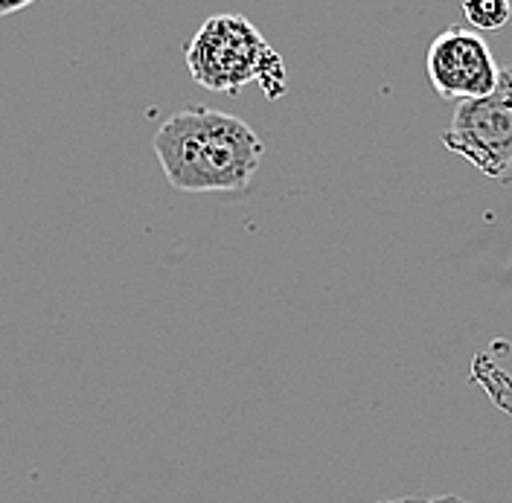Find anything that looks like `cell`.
<instances>
[{"label":"cell","mask_w":512,"mask_h":503,"mask_svg":"<svg viewBox=\"0 0 512 503\" xmlns=\"http://www.w3.org/2000/svg\"><path fill=\"white\" fill-rule=\"evenodd\" d=\"M169 187L181 192H245L265 146L245 120L207 105H187L152 137Z\"/></svg>","instance_id":"6da1fadb"},{"label":"cell","mask_w":512,"mask_h":503,"mask_svg":"<svg viewBox=\"0 0 512 503\" xmlns=\"http://www.w3.org/2000/svg\"><path fill=\"white\" fill-rule=\"evenodd\" d=\"M192 79L216 94L259 82L268 99L286 94V64L245 15H213L187 47Z\"/></svg>","instance_id":"7a4b0ae2"},{"label":"cell","mask_w":512,"mask_h":503,"mask_svg":"<svg viewBox=\"0 0 512 503\" xmlns=\"http://www.w3.org/2000/svg\"><path fill=\"white\" fill-rule=\"evenodd\" d=\"M443 146L469 160L483 178H504L512 169V64L501 67L498 85L480 99L457 102Z\"/></svg>","instance_id":"3957f363"},{"label":"cell","mask_w":512,"mask_h":503,"mask_svg":"<svg viewBox=\"0 0 512 503\" xmlns=\"http://www.w3.org/2000/svg\"><path fill=\"white\" fill-rule=\"evenodd\" d=\"M428 79L443 99H480L498 85L501 67L478 30L448 27L428 47Z\"/></svg>","instance_id":"277c9868"},{"label":"cell","mask_w":512,"mask_h":503,"mask_svg":"<svg viewBox=\"0 0 512 503\" xmlns=\"http://www.w3.org/2000/svg\"><path fill=\"white\" fill-rule=\"evenodd\" d=\"M466 21L483 32H495L512 21V0H463L460 3Z\"/></svg>","instance_id":"5b68a950"},{"label":"cell","mask_w":512,"mask_h":503,"mask_svg":"<svg viewBox=\"0 0 512 503\" xmlns=\"http://www.w3.org/2000/svg\"><path fill=\"white\" fill-rule=\"evenodd\" d=\"M32 3H35V0H0V18L15 15V12L27 9V6H32Z\"/></svg>","instance_id":"8992f818"},{"label":"cell","mask_w":512,"mask_h":503,"mask_svg":"<svg viewBox=\"0 0 512 503\" xmlns=\"http://www.w3.org/2000/svg\"><path fill=\"white\" fill-rule=\"evenodd\" d=\"M379 503H469L454 495H443V498H399V501H379Z\"/></svg>","instance_id":"52a82bcc"},{"label":"cell","mask_w":512,"mask_h":503,"mask_svg":"<svg viewBox=\"0 0 512 503\" xmlns=\"http://www.w3.org/2000/svg\"><path fill=\"white\" fill-rule=\"evenodd\" d=\"M510 172H512V169H510Z\"/></svg>","instance_id":"ba28073f"}]
</instances>
